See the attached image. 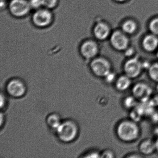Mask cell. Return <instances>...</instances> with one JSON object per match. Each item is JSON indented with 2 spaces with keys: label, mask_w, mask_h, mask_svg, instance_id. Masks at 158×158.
<instances>
[{
  "label": "cell",
  "mask_w": 158,
  "mask_h": 158,
  "mask_svg": "<svg viewBox=\"0 0 158 158\" xmlns=\"http://www.w3.org/2000/svg\"><path fill=\"white\" fill-rule=\"evenodd\" d=\"M119 139L125 142H132L139 136V127L133 120H124L119 123L116 129Z\"/></svg>",
  "instance_id": "obj_1"
},
{
  "label": "cell",
  "mask_w": 158,
  "mask_h": 158,
  "mask_svg": "<svg viewBox=\"0 0 158 158\" xmlns=\"http://www.w3.org/2000/svg\"><path fill=\"white\" fill-rule=\"evenodd\" d=\"M57 135L61 141L70 142L75 139L78 133L77 124L71 120L62 122L56 129Z\"/></svg>",
  "instance_id": "obj_2"
},
{
  "label": "cell",
  "mask_w": 158,
  "mask_h": 158,
  "mask_svg": "<svg viewBox=\"0 0 158 158\" xmlns=\"http://www.w3.org/2000/svg\"><path fill=\"white\" fill-rule=\"evenodd\" d=\"M90 69L94 75L98 77H105L112 71L110 62L103 57H96L90 64Z\"/></svg>",
  "instance_id": "obj_3"
},
{
  "label": "cell",
  "mask_w": 158,
  "mask_h": 158,
  "mask_svg": "<svg viewBox=\"0 0 158 158\" xmlns=\"http://www.w3.org/2000/svg\"><path fill=\"white\" fill-rule=\"evenodd\" d=\"M112 47L118 51H124L129 47V40L127 35L122 30H115L110 37Z\"/></svg>",
  "instance_id": "obj_4"
},
{
  "label": "cell",
  "mask_w": 158,
  "mask_h": 158,
  "mask_svg": "<svg viewBox=\"0 0 158 158\" xmlns=\"http://www.w3.org/2000/svg\"><path fill=\"white\" fill-rule=\"evenodd\" d=\"M124 74L133 78L138 77L143 70L142 62L138 57H131L127 60L123 65Z\"/></svg>",
  "instance_id": "obj_5"
},
{
  "label": "cell",
  "mask_w": 158,
  "mask_h": 158,
  "mask_svg": "<svg viewBox=\"0 0 158 158\" xmlns=\"http://www.w3.org/2000/svg\"><path fill=\"white\" fill-rule=\"evenodd\" d=\"M11 13L17 17H22L28 14L31 8L27 0H12L9 5Z\"/></svg>",
  "instance_id": "obj_6"
},
{
  "label": "cell",
  "mask_w": 158,
  "mask_h": 158,
  "mask_svg": "<svg viewBox=\"0 0 158 158\" xmlns=\"http://www.w3.org/2000/svg\"><path fill=\"white\" fill-rule=\"evenodd\" d=\"M132 95L138 101L146 102L151 97L152 90L148 85L140 82L134 85L132 89Z\"/></svg>",
  "instance_id": "obj_7"
},
{
  "label": "cell",
  "mask_w": 158,
  "mask_h": 158,
  "mask_svg": "<svg viewBox=\"0 0 158 158\" xmlns=\"http://www.w3.org/2000/svg\"><path fill=\"white\" fill-rule=\"evenodd\" d=\"M52 18V15L50 10L40 8L37 10L33 15V22L38 27H47L51 23Z\"/></svg>",
  "instance_id": "obj_8"
},
{
  "label": "cell",
  "mask_w": 158,
  "mask_h": 158,
  "mask_svg": "<svg viewBox=\"0 0 158 158\" xmlns=\"http://www.w3.org/2000/svg\"><path fill=\"white\" fill-rule=\"evenodd\" d=\"M7 92L14 98L23 97L26 92L25 84L21 79L14 78L8 82L6 87Z\"/></svg>",
  "instance_id": "obj_9"
},
{
  "label": "cell",
  "mask_w": 158,
  "mask_h": 158,
  "mask_svg": "<svg viewBox=\"0 0 158 158\" xmlns=\"http://www.w3.org/2000/svg\"><path fill=\"white\" fill-rule=\"evenodd\" d=\"M80 52L83 57L85 59H93L98 53V46L95 41L86 40L81 45Z\"/></svg>",
  "instance_id": "obj_10"
},
{
  "label": "cell",
  "mask_w": 158,
  "mask_h": 158,
  "mask_svg": "<svg viewBox=\"0 0 158 158\" xmlns=\"http://www.w3.org/2000/svg\"><path fill=\"white\" fill-rule=\"evenodd\" d=\"M93 33L96 39L100 40L107 39L111 34L110 26L104 22L98 23L94 27Z\"/></svg>",
  "instance_id": "obj_11"
},
{
  "label": "cell",
  "mask_w": 158,
  "mask_h": 158,
  "mask_svg": "<svg viewBox=\"0 0 158 158\" xmlns=\"http://www.w3.org/2000/svg\"><path fill=\"white\" fill-rule=\"evenodd\" d=\"M142 46L145 51L152 52L158 48V36L151 34L144 37L142 41Z\"/></svg>",
  "instance_id": "obj_12"
},
{
  "label": "cell",
  "mask_w": 158,
  "mask_h": 158,
  "mask_svg": "<svg viewBox=\"0 0 158 158\" xmlns=\"http://www.w3.org/2000/svg\"><path fill=\"white\" fill-rule=\"evenodd\" d=\"M139 149L142 155H150L156 151L155 142L149 139H144L139 144Z\"/></svg>",
  "instance_id": "obj_13"
},
{
  "label": "cell",
  "mask_w": 158,
  "mask_h": 158,
  "mask_svg": "<svg viewBox=\"0 0 158 158\" xmlns=\"http://www.w3.org/2000/svg\"><path fill=\"white\" fill-rule=\"evenodd\" d=\"M131 83V78L124 74L117 77L116 81L114 82L115 88L118 91H125L129 88Z\"/></svg>",
  "instance_id": "obj_14"
},
{
  "label": "cell",
  "mask_w": 158,
  "mask_h": 158,
  "mask_svg": "<svg viewBox=\"0 0 158 158\" xmlns=\"http://www.w3.org/2000/svg\"><path fill=\"white\" fill-rule=\"evenodd\" d=\"M137 28L136 22L131 19L125 21L122 26V31L127 35L134 34L136 31Z\"/></svg>",
  "instance_id": "obj_15"
},
{
  "label": "cell",
  "mask_w": 158,
  "mask_h": 158,
  "mask_svg": "<svg viewBox=\"0 0 158 158\" xmlns=\"http://www.w3.org/2000/svg\"><path fill=\"white\" fill-rule=\"evenodd\" d=\"M47 122L50 127L56 130L62 123L60 117L56 114H50L47 118Z\"/></svg>",
  "instance_id": "obj_16"
},
{
  "label": "cell",
  "mask_w": 158,
  "mask_h": 158,
  "mask_svg": "<svg viewBox=\"0 0 158 158\" xmlns=\"http://www.w3.org/2000/svg\"><path fill=\"white\" fill-rule=\"evenodd\" d=\"M148 73L151 80L158 83V62L151 64L148 70Z\"/></svg>",
  "instance_id": "obj_17"
},
{
  "label": "cell",
  "mask_w": 158,
  "mask_h": 158,
  "mask_svg": "<svg viewBox=\"0 0 158 158\" xmlns=\"http://www.w3.org/2000/svg\"><path fill=\"white\" fill-rule=\"evenodd\" d=\"M137 101L133 95L128 96L124 99V106L127 109H133L137 106Z\"/></svg>",
  "instance_id": "obj_18"
},
{
  "label": "cell",
  "mask_w": 158,
  "mask_h": 158,
  "mask_svg": "<svg viewBox=\"0 0 158 158\" xmlns=\"http://www.w3.org/2000/svg\"><path fill=\"white\" fill-rule=\"evenodd\" d=\"M149 29L151 33L158 36V17L150 21L149 24Z\"/></svg>",
  "instance_id": "obj_19"
},
{
  "label": "cell",
  "mask_w": 158,
  "mask_h": 158,
  "mask_svg": "<svg viewBox=\"0 0 158 158\" xmlns=\"http://www.w3.org/2000/svg\"><path fill=\"white\" fill-rule=\"evenodd\" d=\"M43 7L48 10H51L56 7L58 0H42Z\"/></svg>",
  "instance_id": "obj_20"
},
{
  "label": "cell",
  "mask_w": 158,
  "mask_h": 158,
  "mask_svg": "<svg viewBox=\"0 0 158 158\" xmlns=\"http://www.w3.org/2000/svg\"><path fill=\"white\" fill-rule=\"evenodd\" d=\"M29 2L31 9L37 10L43 7L42 0H29Z\"/></svg>",
  "instance_id": "obj_21"
},
{
  "label": "cell",
  "mask_w": 158,
  "mask_h": 158,
  "mask_svg": "<svg viewBox=\"0 0 158 158\" xmlns=\"http://www.w3.org/2000/svg\"><path fill=\"white\" fill-rule=\"evenodd\" d=\"M104 78H105V81L107 83L111 84V83H114H114L115 81H116L117 77L116 73L111 71Z\"/></svg>",
  "instance_id": "obj_22"
},
{
  "label": "cell",
  "mask_w": 158,
  "mask_h": 158,
  "mask_svg": "<svg viewBox=\"0 0 158 158\" xmlns=\"http://www.w3.org/2000/svg\"><path fill=\"white\" fill-rule=\"evenodd\" d=\"M114 157L115 155L113 152L111 150H106L101 154V158H113Z\"/></svg>",
  "instance_id": "obj_23"
},
{
  "label": "cell",
  "mask_w": 158,
  "mask_h": 158,
  "mask_svg": "<svg viewBox=\"0 0 158 158\" xmlns=\"http://www.w3.org/2000/svg\"><path fill=\"white\" fill-rule=\"evenodd\" d=\"M124 52V54L126 57L131 58L135 53V50L134 48L128 47Z\"/></svg>",
  "instance_id": "obj_24"
},
{
  "label": "cell",
  "mask_w": 158,
  "mask_h": 158,
  "mask_svg": "<svg viewBox=\"0 0 158 158\" xmlns=\"http://www.w3.org/2000/svg\"><path fill=\"white\" fill-rule=\"evenodd\" d=\"M85 157H89V158H100L101 157V154H99L98 152H90L87 154Z\"/></svg>",
  "instance_id": "obj_25"
},
{
  "label": "cell",
  "mask_w": 158,
  "mask_h": 158,
  "mask_svg": "<svg viewBox=\"0 0 158 158\" xmlns=\"http://www.w3.org/2000/svg\"><path fill=\"white\" fill-rule=\"evenodd\" d=\"M151 65V64L149 62H142V68H143V70H144V69H145V70H148Z\"/></svg>",
  "instance_id": "obj_26"
},
{
  "label": "cell",
  "mask_w": 158,
  "mask_h": 158,
  "mask_svg": "<svg viewBox=\"0 0 158 158\" xmlns=\"http://www.w3.org/2000/svg\"><path fill=\"white\" fill-rule=\"evenodd\" d=\"M5 97L2 94L1 95V107L2 108L3 107H4L5 105V102H6V99H5Z\"/></svg>",
  "instance_id": "obj_27"
},
{
  "label": "cell",
  "mask_w": 158,
  "mask_h": 158,
  "mask_svg": "<svg viewBox=\"0 0 158 158\" xmlns=\"http://www.w3.org/2000/svg\"><path fill=\"white\" fill-rule=\"evenodd\" d=\"M142 156L139 154H137V153H133V154H130V155H128V156H126L127 158H139L141 157Z\"/></svg>",
  "instance_id": "obj_28"
},
{
  "label": "cell",
  "mask_w": 158,
  "mask_h": 158,
  "mask_svg": "<svg viewBox=\"0 0 158 158\" xmlns=\"http://www.w3.org/2000/svg\"><path fill=\"white\" fill-rule=\"evenodd\" d=\"M155 145H156V151L158 152V138L156 139V141H155Z\"/></svg>",
  "instance_id": "obj_29"
},
{
  "label": "cell",
  "mask_w": 158,
  "mask_h": 158,
  "mask_svg": "<svg viewBox=\"0 0 158 158\" xmlns=\"http://www.w3.org/2000/svg\"><path fill=\"white\" fill-rule=\"evenodd\" d=\"M114 1L118 2H125L127 1V0H114Z\"/></svg>",
  "instance_id": "obj_30"
},
{
  "label": "cell",
  "mask_w": 158,
  "mask_h": 158,
  "mask_svg": "<svg viewBox=\"0 0 158 158\" xmlns=\"http://www.w3.org/2000/svg\"><path fill=\"white\" fill-rule=\"evenodd\" d=\"M156 91H157V93H158V84H157V85H156Z\"/></svg>",
  "instance_id": "obj_31"
},
{
  "label": "cell",
  "mask_w": 158,
  "mask_h": 158,
  "mask_svg": "<svg viewBox=\"0 0 158 158\" xmlns=\"http://www.w3.org/2000/svg\"><path fill=\"white\" fill-rule=\"evenodd\" d=\"M156 56H157V58H158V50H157V52H156Z\"/></svg>",
  "instance_id": "obj_32"
},
{
  "label": "cell",
  "mask_w": 158,
  "mask_h": 158,
  "mask_svg": "<svg viewBox=\"0 0 158 158\" xmlns=\"http://www.w3.org/2000/svg\"><path fill=\"white\" fill-rule=\"evenodd\" d=\"M1 1H5L6 0H1Z\"/></svg>",
  "instance_id": "obj_33"
}]
</instances>
